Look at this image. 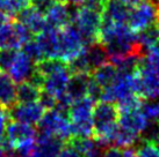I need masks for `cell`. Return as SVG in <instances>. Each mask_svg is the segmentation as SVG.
<instances>
[{
    "mask_svg": "<svg viewBox=\"0 0 159 157\" xmlns=\"http://www.w3.org/2000/svg\"><path fill=\"white\" fill-rule=\"evenodd\" d=\"M7 72L15 83L28 81L35 72V62L22 51H18Z\"/></svg>",
    "mask_w": 159,
    "mask_h": 157,
    "instance_id": "4fadbf2b",
    "label": "cell"
},
{
    "mask_svg": "<svg viewBox=\"0 0 159 157\" xmlns=\"http://www.w3.org/2000/svg\"><path fill=\"white\" fill-rule=\"evenodd\" d=\"M141 110L149 121H159V100L157 98L142 102Z\"/></svg>",
    "mask_w": 159,
    "mask_h": 157,
    "instance_id": "cb8c5ba5",
    "label": "cell"
},
{
    "mask_svg": "<svg viewBox=\"0 0 159 157\" xmlns=\"http://www.w3.org/2000/svg\"><path fill=\"white\" fill-rule=\"evenodd\" d=\"M31 38V32L16 20L0 27V49L19 50Z\"/></svg>",
    "mask_w": 159,
    "mask_h": 157,
    "instance_id": "ba28073f",
    "label": "cell"
},
{
    "mask_svg": "<svg viewBox=\"0 0 159 157\" xmlns=\"http://www.w3.org/2000/svg\"><path fill=\"white\" fill-rule=\"evenodd\" d=\"M18 50L13 49H0V70L7 72L11 67Z\"/></svg>",
    "mask_w": 159,
    "mask_h": 157,
    "instance_id": "4316f807",
    "label": "cell"
},
{
    "mask_svg": "<svg viewBox=\"0 0 159 157\" xmlns=\"http://www.w3.org/2000/svg\"><path fill=\"white\" fill-rule=\"evenodd\" d=\"M85 54H86V59L89 62L91 73L99 66L103 65L105 62L108 61V53L101 44L98 42L87 45L85 48Z\"/></svg>",
    "mask_w": 159,
    "mask_h": 157,
    "instance_id": "44dd1931",
    "label": "cell"
},
{
    "mask_svg": "<svg viewBox=\"0 0 159 157\" xmlns=\"http://www.w3.org/2000/svg\"><path fill=\"white\" fill-rule=\"evenodd\" d=\"M16 19L30 31L31 35H39L47 28L44 14L39 12L31 5H28L21 11H19V13L16 14Z\"/></svg>",
    "mask_w": 159,
    "mask_h": 157,
    "instance_id": "5bb4252c",
    "label": "cell"
},
{
    "mask_svg": "<svg viewBox=\"0 0 159 157\" xmlns=\"http://www.w3.org/2000/svg\"><path fill=\"white\" fill-rule=\"evenodd\" d=\"M13 20V18L12 16H9L7 13H5L4 11H1L0 9V27L4 26V24H6L7 22L12 21Z\"/></svg>",
    "mask_w": 159,
    "mask_h": 157,
    "instance_id": "e575fe53",
    "label": "cell"
},
{
    "mask_svg": "<svg viewBox=\"0 0 159 157\" xmlns=\"http://www.w3.org/2000/svg\"><path fill=\"white\" fill-rule=\"evenodd\" d=\"M135 92L142 100L159 98V75L153 70L138 65L136 70Z\"/></svg>",
    "mask_w": 159,
    "mask_h": 157,
    "instance_id": "9c48e42d",
    "label": "cell"
},
{
    "mask_svg": "<svg viewBox=\"0 0 159 157\" xmlns=\"http://www.w3.org/2000/svg\"><path fill=\"white\" fill-rule=\"evenodd\" d=\"M9 119L15 121L25 122L28 125H37L41 118L45 112L40 102H30V103H16L11 109L7 110Z\"/></svg>",
    "mask_w": 159,
    "mask_h": 157,
    "instance_id": "30bf717a",
    "label": "cell"
},
{
    "mask_svg": "<svg viewBox=\"0 0 159 157\" xmlns=\"http://www.w3.org/2000/svg\"><path fill=\"white\" fill-rule=\"evenodd\" d=\"M16 104V86L6 72L0 70V106L11 109Z\"/></svg>",
    "mask_w": 159,
    "mask_h": 157,
    "instance_id": "d6986e66",
    "label": "cell"
},
{
    "mask_svg": "<svg viewBox=\"0 0 159 157\" xmlns=\"http://www.w3.org/2000/svg\"><path fill=\"white\" fill-rule=\"evenodd\" d=\"M91 80H92V76L89 73L71 74L66 90H65V95L67 96V98L73 103L75 100L87 96Z\"/></svg>",
    "mask_w": 159,
    "mask_h": 157,
    "instance_id": "9a60e30c",
    "label": "cell"
},
{
    "mask_svg": "<svg viewBox=\"0 0 159 157\" xmlns=\"http://www.w3.org/2000/svg\"><path fill=\"white\" fill-rule=\"evenodd\" d=\"M157 24H158V27H159V19H158V23H157Z\"/></svg>",
    "mask_w": 159,
    "mask_h": 157,
    "instance_id": "7bdbcfd3",
    "label": "cell"
},
{
    "mask_svg": "<svg viewBox=\"0 0 159 157\" xmlns=\"http://www.w3.org/2000/svg\"><path fill=\"white\" fill-rule=\"evenodd\" d=\"M71 22L78 29L85 45L98 42L99 31L102 24V7L81 5L70 6Z\"/></svg>",
    "mask_w": 159,
    "mask_h": 157,
    "instance_id": "7a4b0ae2",
    "label": "cell"
},
{
    "mask_svg": "<svg viewBox=\"0 0 159 157\" xmlns=\"http://www.w3.org/2000/svg\"><path fill=\"white\" fill-rule=\"evenodd\" d=\"M136 150L139 157H159V146L153 141L142 139Z\"/></svg>",
    "mask_w": 159,
    "mask_h": 157,
    "instance_id": "d4e9b609",
    "label": "cell"
},
{
    "mask_svg": "<svg viewBox=\"0 0 159 157\" xmlns=\"http://www.w3.org/2000/svg\"><path fill=\"white\" fill-rule=\"evenodd\" d=\"M41 88L31 81H23L16 86V103L37 102L40 98Z\"/></svg>",
    "mask_w": 159,
    "mask_h": 157,
    "instance_id": "7402d4cb",
    "label": "cell"
},
{
    "mask_svg": "<svg viewBox=\"0 0 159 157\" xmlns=\"http://www.w3.org/2000/svg\"><path fill=\"white\" fill-rule=\"evenodd\" d=\"M5 155H6V151H5V149L0 144V157H5Z\"/></svg>",
    "mask_w": 159,
    "mask_h": 157,
    "instance_id": "ab89813d",
    "label": "cell"
},
{
    "mask_svg": "<svg viewBox=\"0 0 159 157\" xmlns=\"http://www.w3.org/2000/svg\"><path fill=\"white\" fill-rule=\"evenodd\" d=\"M98 43L105 48L108 53V61L111 64L131 54L143 56L145 53L137 42L136 32L125 23H114L102 19Z\"/></svg>",
    "mask_w": 159,
    "mask_h": 157,
    "instance_id": "6da1fadb",
    "label": "cell"
},
{
    "mask_svg": "<svg viewBox=\"0 0 159 157\" xmlns=\"http://www.w3.org/2000/svg\"><path fill=\"white\" fill-rule=\"evenodd\" d=\"M67 1L73 6H81L86 2V0H67Z\"/></svg>",
    "mask_w": 159,
    "mask_h": 157,
    "instance_id": "74e56055",
    "label": "cell"
},
{
    "mask_svg": "<svg viewBox=\"0 0 159 157\" xmlns=\"http://www.w3.org/2000/svg\"><path fill=\"white\" fill-rule=\"evenodd\" d=\"M37 125L39 134L55 136L62 142H69L72 138V127L67 114L56 108L47 110Z\"/></svg>",
    "mask_w": 159,
    "mask_h": 157,
    "instance_id": "5b68a950",
    "label": "cell"
},
{
    "mask_svg": "<svg viewBox=\"0 0 159 157\" xmlns=\"http://www.w3.org/2000/svg\"><path fill=\"white\" fill-rule=\"evenodd\" d=\"M70 76L71 73L67 68V65L63 66L61 68H58L57 70L45 75L44 78H42L41 90L52 95L57 100L58 97L62 96L66 90Z\"/></svg>",
    "mask_w": 159,
    "mask_h": 157,
    "instance_id": "8fae6325",
    "label": "cell"
},
{
    "mask_svg": "<svg viewBox=\"0 0 159 157\" xmlns=\"http://www.w3.org/2000/svg\"><path fill=\"white\" fill-rule=\"evenodd\" d=\"M149 51H152V52H155V53H157V54H159V40L157 42V43L152 46V48L149 50Z\"/></svg>",
    "mask_w": 159,
    "mask_h": 157,
    "instance_id": "f35d334b",
    "label": "cell"
},
{
    "mask_svg": "<svg viewBox=\"0 0 159 157\" xmlns=\"http://www.w3.org/2000/svg\"><path fill=\"white\" fill-rule=\"evenodd\" d=\"M159 8L149 0H142L139 4L129 9L128 23L129 28L134 32H138L146 29L148 27L158 23Z\"/></svg>",
    "mask_w": 159,
    "mask_h": 157,
    "instance_id": "52a82bcc",
    "label": "cell"
},
{
    "mask_svg": "<svg viewBox=\"0 0 159 157\" xmlns=\"http://www.w3.org/2000/svg\"><path fill=\"white\" fill-rule=\"evenodd\" d=\"M36 42L40 45L44 59H58V29L47 27L40 32Z\"/></svg>",
    "mask_w": 159,
    "mask_h": 157,
    "instance_id": "e0dca14e",
    "label": "cell"
},
{
    "mask_svg": "<svg viewBox=\"0 0 159 157\" xmlns=\"http://www.w3.org/2000/svg\"><path fill=\"white\" fill-rule=\"evenodd\" d=\"M137 42L139 43L143 50H150L153 45L159 40V27L158 24L148 27L146 29L136 32Z\"/></svg>",
    "mask_w": 159,
    "mask_h": 157,
    "instance_id": "603a6c76",
    "label": "cell"
},
{
    "mask_svg": "<svg viewBox=\"0 0 159 157\" xmlns=\"http://www.w3.org/2000/svg\"><path fill=\"white\" fill-rule=\"evenodd\" d=\"M55 1H57V2H63V4H66L67 0H55Z\"/></svg>",
    "mask_w": 159,
    "mask_h": 157,
    "instance_id": "b9f144b4",
    "label": "cell"
},
{
    "mask_svg": "<svg viewBox=\"0 0 159 157\" xmlns=\"http://www.w3.org/2000/svg\"><path fill=\"white\" fill-rule=\"evenodd\" d=\"M122 157H139V156H138V153H137L136 149L131 146V147L124 148V151L122 153Z\"/></svg>",
    "mask_w": 159,
    "mask_h": 157,
    "instance_id": "d6a6232c",
    "label": "cell"
},
{
    "mask_svg": "<svg viewBox=\"0 0 159 157\" xmlns=\"http://www.w3.org/2000/svg\"><path fill=\"white\" fill-rule=\"evenodd\" d=\"M119 1H121V2L124 5H127L128 7H133L135 5L139 4L142 0H119Z\"/></svg>",
    "mask_w": 159,
    "mask_h": 157,
    "instance_id": "8d00e7d4",
    "label": "cell"
},
{
    "mask_svg": "<svg viewBox=\"0 0 159 157\" xmlns=\"http://www.w3.org/2000/svg\"><path fill=\"white\" fill-rule=\"evenodd\" d=\"M57 157H83L72 146L67 143L66 146H63L62 149L59 150Z\"/></svg>",
    "mask_w": 159,
    "mask_h": 157,
    "instance_id": "4dcf8cb0",
    "label": "cell"
},
{
    "mask_svg": "<svg viewBox=\"0 0 159 157\" xmlns=\"http://www.w3.org/2000/svg\"><path fill=\"white\" fill-rule=\"evenodd\" d=\"M39 102L40 104L43 106V109L47 111V110H51L56 108V104H57V100L56 97H53L52 95H50L45 91H41L40 94V98H39Z\"/></svg>",
    "mask_w": 159,
    "mask_h": 157,
    "instance_id": "83f0119b",
    "label": "cell"
},
{
    "mask_svg": "<svg viewBox=\"0 0 159 157\" xmlns=\"http://www.w3.org/2000/svg\"><path fill=\"white\" fill-rule=\"evenodd\" d=\"M149 1H150V2H152L155 6H157V7L159 8V0H149Z\"/></svg>",
    "mask_w": 159,
    "mask_h": 157,
    "instance_id": "60d3db41",
    "label": "cell"
},
{
    "mask_svg": "<svg viewBox=\"0 0 159 157\" xmlns=\"http://www.w3.org/2000/svg\"><path fill=\"white\" fill-rule=\"evenodd\" d=\"M101 157H122V151L117 147H109L102 153Z\"/></svg>",
    "mask_w": 159,
    "mask_h": 157,
    "instance_id": "1f68e13d",
    "label": "cell"
},
{
    "mask_svg": "<svg viewBox=\"0 0 159 157\" xmlns=\"http://www.w3.org/2000/svg\"><path fill=\"white\" fill-rule=\"evenodd\" d=\"M11 1H12L14 4V6L18 8V11H21L23 7H26V6H28V5L30 4V0H11Z\"/></svg>",
    "mask_w": 159,
    "mask_h": 157,
    "instance_id": "836d02e7",
    "label": "cell"
},
{
    "mask_svg": "<svg viewBox=\"0 0 159 157\" xmlns=\"http://www.w3.org/2000/svg\"><path fill=\"white\" fill-rule=\"evenodd\" d=\"M85 43L78 29L69 23L58 29V59L65 64L75 59L85 49Z\"/></svg>",
    "mask_w": 159,
    "mask_h": 157,
    "instance_id": "8992f818",
    "label": "cell"
},
{
    "mask_svg": "<svg viewBox=\"0 0 159 157\" xmlns=\"http://www.w3.org/2000/svg\"><path fill=\"white\" fill-rule=\"evenodd\" d=\"M16 157H37L36 156V153H35V147L30 150H28V151H25V153H20V155Z\"/></svg>",
    "mask_w": 159,
    "mask_h": 157,
    "instance_id": "d590c367",
    "label": "cell"
},
{
    "mask_svg": "<svg viewBox=\"0 0 159 157\" xmlns=\"http://www.w3.org/2000/svg\"><path fill=\"white\" fill-rule=\"evenodd\" d=\"M117 76V68L111 62H105L103 65L99 66L98 68L92 72V78L99 87L103 88L109 87Z\"/></svg>",
    "mask_w": 159,
    "mask_h": 157,
    "instance_id": "ffe728a7",
    "label": "cell"
},
{
    "mask_svg": "<svg viewBox=\"0 0 159 157\" xmlns=\"http://www.w3.org/2000/svg\"><path fill=\"white\" fill-rule=\"evenodd\" d=\"M22 52L25 53V54H27L35 64L37 61L44 59V58H43V54H42V51H41V49H40V45L36 42V39L30 38L28 42H26V43L23 44Z\"/></svg>",
    "mask_w": 159,
    "mask_h": 157,
    "instance_id": "484cf974",
    "label": "cell"
},
{
    "mask_svg": "<svg viewBox=\"0 0 159 157\" xmlns=\"http://www.w3.org/2000/svg\"><path fill=\"white\" fill-rule=\"evenodd\" d=\"M35 142V128L31 125L15 120L8 121L5 136L0 140V144L6 153L11 150H18L19 153H25L34 148Z\"/></svg>",
    "mask_w": 159,
    "mask_h": 157,
    "instance_id": "3957f363",
    "label": "cell"
},
{
    "mask_svg": "<svg viewBox=\"0 0 159 157\" xmlns=\"http://www.w3.org/2000/svg\"><path fill=\"white\" fill-rule=\"evenodd\" d=\"M44 19L47 27H50L53 29H61L71 22L70 6H66V4H63V2L55 1L44 13Z\"/></svg>",
    "mask_w": 159,
    "mask_h": 157,
    "instance_id": "2e32d148",
    "label": "cell"
},
{
    "mask_svg": "<svg viewBox=\"0 0 159 157\" xmlns=\"http://www.w3.org/2000/svg\"><path fill=\"white\" fill-rule=\"evenodd\" d=\"M129 8L119 0H103L102 19L114 23H127Z\"/></svg>",
    "mask_w": 159,
    "mask_h": 157,
    "instance_id": "ac0fdd59",
    "label": "cell"
},
{
    "mask_svg": "<svg viewBox=\"0 0 159 157\" xmlns=\"http://www.w3.org/2000/svg\"><path fill=\"white\" fill-rule=\"evenodd\" d=\"M53 2L55 0H30L29 5H31L34 8H36L42 14H44Z\"/></svg>",
    "mask_w": 159,
    "mask_h": 157,
    "instance_id": "f1b7e54d",
    "label": "cell"
},
{
    "mask_svg": "<svg viewBox=\"0 0 159 157\" xmlns=\"http://www.w3.org/2000/svg\"><path fill=\"white\" fill-rule=\"evenodd\" d=\"M119 110V109H117ZM117 125L127 131L137 135H142L149 120L145 118L141 110V106L127 110H119Z\"/></svg>",
    "mask_w": 159,
    "mask_h": 157,
    "instance_id": "7c38bea8",
    "label": "cell"
},
{
    "mask_svg": "<svg viewBox=\"0 0 159 157\" xmlns=\"http://www.w3.org/2000/svg\"><path fill=\"white\" fill-rule=\"evenodd\" d=\"M95 103L91 97L85 96L71 104L67 117L72 127V136L91 138L93 135V109Z\"/></svg>",
    "mask_w": 159,
    "mask_h": 157,
    "instance_id": "277c9868",
    "label": "cell"
},
{
    "mask_svg": "<svg viewBox=\"0 0 159 157\" xmlns=\"http://www.w3.org/2000/svg\"><path fill=\"white\" fill-rule=\"evenodd\" d=\"M9 121V116L6 109H1L0 108V140L5 136V132H6V127Z\"/></svg>",
    "mask_w": 159,
    "mask_h": 157,
    "instance_id": "f546056e",
    "label": "cell"
}]
</instances>
